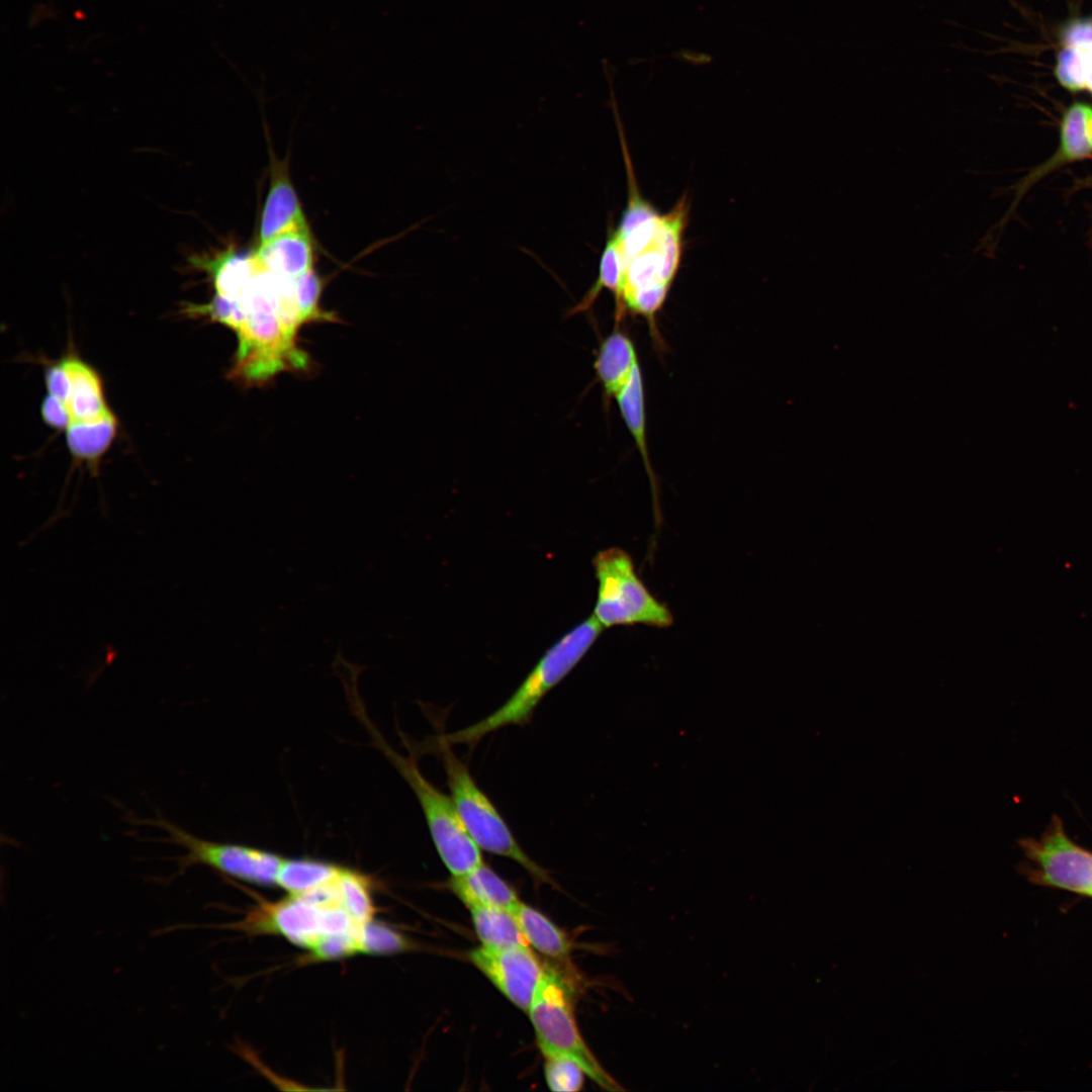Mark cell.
<instances>
[{
	"mask_svg": "<svg viewBox=\"0 0 1092 1092\" xmlns=\"http://www.w3.org/2000/svg\"><path fill=\"white\" fill-rule=\"evenodd\" d=\"M439 739V738H438ZM447 783L457 811L469 835L480 848L519 863L540 883H550L549 874L521 847L492 801L478 787L467 765L439 739Z\"/></svg>",
	"mask_w": 1092,
	"mask_h": 1092,
	"instance_id": "obj_4",
	"label": "cell"
},
{
	"mask_svg": "<svg viewBox=\"0 0 1092 1092\" xmlns=\"http://www.w3.org/2000/svg\"><path fill=\"white\" fill-rule=\"evenodd\" d=\"M1056 75L1060 83L1072 91L1086 87V64L1081 50L1066 47L1058 56Z\"/></svg>",
	"mask_w": 1092,
	"mask_h": 1092,
	"instance_id": "obj_28",
	"label": "cell"
},
{
	"mask_svg": "<svg viewBox=\"0 0 1092 1092\" xmlns=\"http://www.w3.org/2000/svg\"><path fill=\"white\" fill-rule=\"evenodd\" d=\"M134 824L155 826L166 832L157 840L178 845L185 853L173 856L178 871L172 879L194 866H206L219 874L260 886L276 883L282 856L248 845L211 841L200 838L177 826L161 815L155 818L133 819Z\"/></svg>",
	"mask_w": 1092,
	"mask_h": 1092,
	"instance_id": "obj_6",
	"label": "cell"
},
{
	"mask_svg": "<svg viewBox=\"0 0 1092 1092\" xmlns=\"http://www.w3.org/2000/svg\"><path fill=\"white\" fill-rule=\"evenodd\" d=\"M40 414L44 423L56 430H66L71 423L67 404L51 394L43 398Z\"/></svg>",
	"mask_w": 1092,
	"mask_h": 1092,
	"instance_id": "obj_30",
	"label": "cell"
},
{
	"mask_svg": "<svg viewBox=\"0 0 1092 1092\" xmlns=\"http://www.w3.org/2000/svg\"><path fill=\"white\" fill-rule=\"evenodd\" d=\"M472 964L517 1007L529 1010L545 971L529 946L470 950Z\"/></svg>",
	"mask_w": 1092,
	"mask_h": 1092,
	"instance_id": "obj_10",
	"label": "cell"
},
{
	"mask_svg": "<svg viewBox=\"0 0 1092 1092\" xmlns=\"http://www.w3.org/2000/svg\"><path fill=\"white\" fill-rule=\"evenodd\" d=\"M677 55H678V58L680 60H684V61H686L688 63H692V64H696V65L707 64V63H709L711 61L710 56L705 55V54L692 52V51L682 50V51L678 52Z\"/></svg>",
	"mask_w": 1092,
	"mask_h": 1092,
	"instance_id": "obj_32",
	"label": "cell"
},
{
	"mask_svg": "<svg viewBox=\"0 0 1092 1092\" xmlns=\"http://www.w3.org/2000/svg\"><path fill=\"white\" fill-rule=\"evenodd\" d=\"M604 628L592 615L557 640L495 711L485 718L439 738L449 745L474 744L489 733L527 724L542 699L582 659Z\"/></svg>",
	"mask_w": 1092,
	"mask_h": 1092,
	"instance_id": "obj_1",
	"label": "cell"
},
{
	"mask_svg": "<svg viewBox=\"0 0 1092 1092\" xmlns=\"http://www.w3.org/2000/svg\"><path fill=\"white\" fill-rule=\"evenodd\" d=\"M44 381L49 394L67 403L70 395V380L62 360L47 368Z\"/></svg>",
	"mask_w": 1092,
	"mask_h": 1092,
	"instance_id": "obj_31",
	"label": "cell"
},
{
	"mask_svg": "<svg viewBox=\"0 0 1092 1092\" xmlns=\"http://www.w3.org/2000/svg\"><path fill=\"white\" fill-rule=\"evenodd\" d=\"M1092 152V108L1085 104L1072 105L1061 126V154L1066 160L1088 157Z\"/></svg>",
	"mask_w": 1092,
	"mask_h": 1092,
	"instance_id": "obj_23",
	"label": "cell"
},
{
	"mask_svg": "<svg viewBox=\"0 0 1092 1092\" xmlns=\"http://www.w3.org/2000/svg\"><path fill=\"white\" fill-rule=\"evenodd\" d=\"M117 428L113 413L96 421L71 422L66 429L67 446L76 460L96 468L115 439Z\"/></svg>",
	"mask_w": 1092,
	"mask_h": 1092,
	"instance_id": "obj_18",
	"label": "cell"
},
{
	"mask_svg": "<svg viewBox=\"0 0 1092 1092\" xmlns=\"http://www.w3.org/2000/svg\"><path fill=\"white\" fill-rule=\"evenodd\" d=\"M593 566L598 582L593 616L604 629L635 625L665 629L673 624L671 611L645 585L627 551L619 547L598 551Z\"/></svg>",
	"mask_w": 1092,
	"mask_h": 1092,
	"instance_id": "obj_3",
	"label": "cell"
},
{
	"mask_svg": "<svg viewBox=\"0 0 1092 1092\" xmlns=\"http://www.w3.org/2000/svg\"><path fill=\"white\" fill-rule=\"evenodd\" d=\"M193 269L203 271L209 278L214 295L239 301L261 265L254 253H244L232 247L212 255L189 258Z\"/></svg>",
	"mask_w": 1092,
	"mask_h": 1092,
	"instance_id": "obj_11",
	"label": "cell"
},
{
	"mask_svg": "<svg viewBox=\"0 0 1092 1092\" xmlns=\"http://www.w3.org/2000/svg\"><path fill=\"white\" fill-rule=\"evenodd\" d=\"M360 952L366 954H394L414 948L413 942L388 925L369 921L361 927Z\"/></svg>",
	"mask_w": 1092,
	"mask_h": 1092,
	"instance_id": "obj_26",
	"label": "cell"
},
{
	"mask_svg": "<svg viewBox=\"0 0 1092 1092\" xmlns=\"http://www.w3.org/2000/svg\"><path fill=\"white\" fill-rule=\"evenodd\" d=\"M529 945L553 960H565L570 951L566 934L538 910L519 902L511 910Z\"/></svg>",
	"mask_w": 1092,
	"mask_h": 1092,
	"instance_id": "obj_19",
	"label": "cell"
},
{
	"mask_svg": "<svg viewBox=\"0 0 1092 1092\" xmlns=\"http://www.w3.org/2000/svg\"><path fill=\"white\" fill-rule=\"evenodd\" d=\"M341 869L337 864L310 857H283L275 885L289 895H300L334 880Z\"/></svg>",
	"mask_w": 1092,
	"mask_h": 1092,
	"instance_id": "obj_21",
	"label": "cell"
},
{
	"mask_svg": "<svg viewBox=\"0 0 1092 1092\" xmlns=\"http://www.w3.org/2000/svg\"><path fill=\"white\" fill-rule=\"evenodd\" d=\"M622 282V261L615 233H609L606 247L602 254L599 277L583 299L573 308V312L590 307L603 288L610 289L616 302L620 298Z\"/></svg>",
	"mask_w": 1092,
	"mask_h": 1092,
	"instance_id": "obj_24",
	"label": "cell"
},
{
	"mask_svg": "<svg viewBox=\"0 0 1092 1092\" xmlns=\"http://www.w3.org/2000/svg\"><path fill=\"white\" fill-rule=\"evenodd\" d=\"M238 350L231 373L249 383L264 382L279 372L305 368L306 354L276 314H250L236 333Z\"/></svg>",
	"mask_w": 1092,
	"mask_h": 1092,
	"instance_id": "obj_8",
	"label": "cell"
},
{
	"mask_svg": "<svg viewBox=\"0 0 1092 1092\" xmlns=\"http://www.w3.org/2000/svg\"><path fill=\"white\" fill-rule=\"evenodd\" d=\"M528 1013L545 1058H570L600 1086L618 1089L582 1039L574 1016L572 988L556 970L545 967Z\"/></svg>",
	"mask_w": 1092,
	"mask_h": 1092,
	"instance_id": "obj_5",
	"label": "cell"
},
{
	"mask_svg": "<svg viewBox=\"0 0 1092 1092\" xmlns=\"http://www.w3.org/2000/svg\"><path fill=\"white\" fill-rule=\"evenodd\" d=\"M636 364V350L626 334L616 330L605 339L595 367L607 397L616 396L630 378Z\"/></svg>",
	"mask_w": 1092,
	"mask_h": 1092,
	"instance_id": "obj_16",
	"label": "cell"
},
{
	"mask_svg": "<svg viewBox=\"0 0 1092 1092\" xmlns=\"http://www.w3.org/2000/svg\"><path fill=\"white\" fill-rule=\"evenodd\" d=\"M337 882L342 907L353 921L363 926L373 920L375 907L370 879L364 874L342 867Z\"/></svg>",
	"mask_w": 1092,
	"mask_h": 1092,
	"instance_id": "obj_22",
	"label": "cell"
},
{
	"mask_svg": "<svg viewBox=\"0 0 1092 1092\" xmlns=\"http://www.w3.org/2000/svg\"><path fill=\"white\" fill-rule=\"evenodd\" d=\"M1062 41L1081 51L1092 49V19H1075L1062 30Z\"/></svg>",
	"mask_w": 1092,
	"mask_h": 1092,
	"instance_id": "obj_29",
	"label": "cell"
},
{
	"mask_svg": "<svg viewBox=\"0 0 1092 1092\" xmlns=\"http://www.w3.org/2000/svg\"><path fill=\"white\" fill-rule=\"evenodd\" d=\"M1084 58L1086 64V87L1092 92V59H1088L1085 56Z\"/></svg>",
	"mask_w": 1092,
	"mask_h": 1092,
	"instance_id": "obj_33",
	"label": "cell"
},
{
	"mask_svg": "<svg viewBox=\"0 0 1092 1092\" xmlns=\"http://www.w3.org/2000/svg\"><path fill=\"white\" fill-rule=\"evenodd\" d=\"M544 1075L552 1091L573 1092L581 1089L585 1072L574 1060L567 1057L545 1058Z\"/></svg>",
	"mask_w": 1092,
	"mask_h": 1092,
	"instance_id": "obj_27",
	"label": "cell"
},
{
	"mask_svg": "<svg viewBox=\"0 0 1092 1092\" xmlns=\"http://www.w3.org/2000/svg\"><path fill=\"white\" fill-rule=\"evenodd\" d=\"M449 887L468 907L512 910L520 900L515 889L484 862L472 871L451 877Z\"/></svg>",
	"mask_w": 1092,
	"mask_h": 1092,
	"instance_id": "obj_15",
	"label": "cell"
},
{
	"mask_svg": "<svg viewBox=\"0 0 1092 1092\" xmlns=\"http://www.w3.org/2000/svg\"><path fill=\"white\" fill-rule=\"evenodd\" d=\"M615 397L623 420L641 454L643 464L650 480L657 513V484L647 449L643 378L639 363L636 364L630 378Z\"/></svg>",
	"mask_w": 1092,
	"mask_h": 1092,
	"instance_id": "obj_17",
	"label": "cell"
},
{
	"mask_svg": "<svg viewBox=\"0 0 1092 1092\" xmlns=\"http://www.w3.org/2000/svg\"><path fill=\"white\" fill-rule=\"evenodd\" d=\"M323 280L313 268L293 279L294 294L301 325L333 323L338 318L320 305Z\"/></svg>",
	"mask_w": 1092,
	"mask_h": 1092,
	"instance_id": "obj_25",
	"label": "cell"
},
{
	"mask_svg": "<svg viewBox=\"0 0 1092 1092\" xmlns=\"http://www.w3.org/2000/svg\"><path fill=\"white\" fill-rule=\"evenodd\" d=\"M469 910L482 946L495 949L529 946L510 910L496 907H471Z\"/></svg>",
	"mask_w": 1092,
	"mask_h": 1092,
	"instance_id": "obj_20",
	"label": "cell"
},
{
	"mask_svg": "<svg viewBox=\"0 0 1092 1092\" xmlns=\"http://www.w3.org/2000/svg\"><path fill=\"white\" fill-rule=\"evenodd\" d=\"M70 380L67 407L71 422H90L112 413L108 407L99 374L75 355L62 360Z\"/></svg>",
	"mask_w": 1092,
	"mask_h": 1092,
	"instance_id": "obj_14",
	"label": "cell"
},
{
	"mask_svg": "<svg viewBox=\"0 0 1092 1092\" xmlns=\"http://www.w3.org/2000/svg\"><path fill=\"white\" fill-rule=\"evenodd\" d=\"M263 268L287 279H294L313 268L314 250L308 225L289 230L254 252Z\"/></svg>",
	"mask_w": 1092,
	"mask_h": 1092,
	"instance_id": "obj_12",
	"label": "cell"
},
{
	"mask_svg": "<svg viewBox=\"0 0 1092 1092\" xmlns=\"http://www.w3.org/2000/svg\"><path fill=\"white\" fill-rule=\"evenodd\" d=\"M1023 849L1043 884L1092 897V851L1075 843L1060 819L1040 838L1024 841Z\"/></svg>",
	"mask_w": 1092,
	"mask_h": 1092,
	"instance_id": "obj_9",
	"label": "cell"
},
{
	"mask_svg": "<svg viewBox=\"0 0 1092 1092\" xmlns=\"http://www.w3.org/2000/svg\"><path fill=\"white\" fill-rule=\"evenodd\" d=\"M303 225L306 218L288 173L282 166L275 167L261 213L259 244Z\"/></svg>",
	"mask_w": 1092,
	"mask_h": 1092,
	"instance_id": "obj_13",
	"label": "cell"
},
{
	"mask_svg": "<svg viewBox=\"0 0 1092 1092\" xmlns=\"http://www.w3.org/2000/svg\"><path fill=\"white\" fill-rule=\"evenodd\" d=\"M353 712L374 745L387 757L415 793L435 848L451 876L464 875L483 862L481 850L466 830L451 796L429 782L412 756L395 751L371 722L357 689L348 692Z\"/></svg>",
	"mask_w": 1092,
	"mask_h": 1092,
	"instance_id": "obj_2",
	"label": "cell"
},
{
	"mask_svg": "<svg viewBox=\"0 0 1092 1092\" xmlns=\"http://www.w3.org/2000/svg\"><path fill=\"white\" fill-rule=\"evenodd\" d=\"M257 933H276L309 950L327 935L358 931L340 905H322L303 895H289L278 902H264L235 925Z\"/></svg>",
	"mask_w": 1092,
	"mask_h": 1092,
	"instance_id": "obj_7",
	"label": "cell"
}]
</instances>
